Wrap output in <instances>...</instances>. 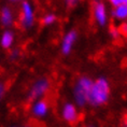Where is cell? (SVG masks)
I'll return each instance as SVG.
<instances>
[{"mask_svg": "<svg viewBox=\"0 0 127 127\" xmlns=\"http://www.w3.org/2000/svg\"><path fill=\"white\" fill-rule=\"evenodd\" d=\"M5 92H7V87H5V84L3 82L0 81V102H1V100L3 99L4 95H5Z\"/></svg>", "mask_w": 127, "mask_h": 127, "instance_id": "16", "label": "cell"}, {"mask_svg": "<svg viewBox=\"0 0 127 127\" xmlns=\"http://www.w3.org/2000/svg\"><path fill=\"white\" fill-rule=\"evenodd\" d=\"M91 8L92 17L95 23L101 28L107 27L110 22V16L106 2L103 0H93Z\"/></svg>", "mask_w": 127, "mask_h": 127, "instance_id": "3", "label": "cell"}, {"mask_svg": "<svg viewBox=\"0 0 127 127\" xmlns=\"http://www.w3.org/2000/svg\"><path fill=\"white\" fill-rule=\"evenodd\" d=\"M15 36L14 32L11 29H7L1 33L0 37V46L3 50H11L14 44Z\"/></svg>", "mask_w": 127, "mask_h": 127, "instance_id": "10", "label": "cell"}, {"mask_svg": "<svg viewBox=\"0 0 127 127\" xmlns=\"http://www.w3.org/2000/svg\"><path fill=\"white\" fill-rule=\"evenodd\" d=\"M94 80L88 75H81L75 80L72 87L73 102L79 108H84L88 104V96Z\"/></svg>", "mask_w": 127, "mask_h": 127, "instance_id": "2", "label": "cell"}, {"mask_svg": "<svg viewBox=\"0 0 127 127\" xmlns=\"http://www.w3.org/2000/svg\"><path fill=\"white\" fill-rule=\"evenodd\" d=\"M83 127H97L95 124H86L85 126H83Z\"/></svg>", "mask_w": 127, "mask_h": 127, "instance_id": "19", "label": "cell"}, {"mask_svg": "<svg viewBox=\"0 0 127 127\" xmlns=\"http://www.w3.org/2000/svg\"><path fill=\"white\" fill-rule=\"evenodd\" d=\"M60 116L66 123L75 124L80 120V111L79 107L74 102L66 101L60 108Z\"/></svg>", "mask_w": 127, "mask_h": 127, "instance_id": "7", "label": "cell"}, {"mask_svg": "<svg viewBox=\"0 0 127 127\" xmlns=\"http://www.w3.org/2000/svg\"><path fill=\"white\" fill-rule=\"evenodd\" d=\"M10 2H13V3H16V2H22L24 1V0H9Z\"/></svg>", "mask_w": 127, "mask_h": 127, "instance_id": "20", "label": "cell"}, {"mask_svg": "<svg viewBox=\"0 0 127 127\" xmlns=\"http://www.w3.org/2000/svg\"><path fill=\"white\" fill-rule=\"evenodd\" d=\"M21 55V52L18 49H12L10 51V54H9V57H10L11 60H16Z\"/></svg>", "mask_w": 127, "mask_h": 127, "instance_id": "14", "label": "cell"}, {"mask_svg": "<svg viewBox=\"0 0 127 127\" xmlns=\"http://www.w3.org/2000/svg\"><path fill=\"white\" fill-rule=\"evenodd\" d=\"M51 88V82L47 78H39L31 84L28 91V98L30 100H39L43 99L45 95L49 93Z\"/></svg>", "mask_w": 127, "mask_h": 127, "instance_id": "4", "label": "cell"}, {"mask_svg": "<svg viewBox=\"0 0 127 127\" xmlns=\"http://www.w3.org/2000/svg\"><path fill=\"white\" fill-rule=\"evenodd\" d=\"M57 22V16L54 13H46L42 17V24L44 26H52Z\"/></svg>", "mask_w": 127, "mask_h": 127, "instance_id": "12", "label": "cell"}, {"mask_svg": "<svg viewBox=\"0 0 127 127\" xmlns=\"http://www.w3.org/2000/svg\"><path fill=\"white\" fill-rule=\"evenodd\" d=\"M79 38L77 29H69L66 31L60 41V52L64 56H69L73 51Z\"/></svg>", "mask_w": 127, "mask_h": 127, "instance_id": "6", "label": "cell"}, {"mask_svg": "<svg viewBox=\"0 0 127 127\" xmlns=\"http://www.w3.org/2000/svg\"><path fill=\"white\" fill-rule=\"evenodd\" d=\"M14 12L9 5H3L0 9V23L3 27H11L14 23Z\"/></svg>", "mask_w": 127, "mask_h": 127, "instance_id": "9", "label": "cell"}, {"mask_svg": "<svg viewBox=\"0 0 127 127\" xmlns=\"http://www.w3.org/2000/svg\"><path fill=\"white\" fill-rule=\"evenodd\" d=\"M30 113L34 119L37 120H43L49 115L50 113V103L49 101L43 99L34 100L32 101L30 106Z\"/></svg>", "mask_w": 127, "mask_h": 127, "instance_id": "8", "label": "cell"}, {"mask_svg": "<svg viewBox=\"0 0 127 127\" xmlns=\"http://www.w3.org/2000/svg\"><path fill=\"white\" fill-rule=\"evenodd\" d=\"M111 97V84L106 77L100 75L95 79L92 85L90 96H88V106L93 108H99L104 106Z\"/></svg>", "mask_w": 127, "mask_h": 127, "instance_id": "1", "label": "cell"}, {"mask_svg": "<svg viewBox=\"0 0 127 127\" xmlns=\"http://www.w3.org/2000/svg\"><path fill=\"white\" fill-rule=\"evenodd\" d=\"M80 1H81V0H64L65 4L67 5L68 8H74V7H77Z\"/></svg>", "mask_w": 127, "mask_h": 127, "instance_id": "15", "label": "cell"}, {"mask_svg": "<svg viewBox=\"0 0 127 127\" xmlns=\"http://www.w3.org/2000/svg\"><path fill=\"white\" fill-rule=\"evenodd\" d=\"M124 127H127V119L125 120V122H124Z\"/></svg>", "mask_w": 127, "mask_h": 127, "instance_id": "21", "label": "cell"}, {"mask_svg": "<svg viewBox=\"0 0 127 127\" xmlns=\"http://www.w3.org/2000/svg\"><path fill=\"white\" fill-rule=\"evenodd\" d=\"M107 1L114 8V7H117V5L124 3V2H127V0H107Z\"/></svg>", "mask_w": 127, "mask_h": 127, "instance_id": "17", "label": "cell"}, {"mask_svg": "<svg viewBox=\"0 0 127 127\" xmlns=\"http://www.w3.org/2000/svg\"><path fill=\"white\" fill-rule=\"evenodd\" d=\"M111 16L114 20L123 22V23L127 22V2H124V3L117 5V7L112 8Z\"/></svg>", "mask_w": 127, "mask_h": 127, "instance_id": "11", "label": "cell"}, {"mask_svg": "<svg viewBox=\"0 0 127 127\" xmlns=\"http://www.w3.org/2000/svg\"><path fill=\"white\" fill-rule=\"evenodd\" d=\"M120 30H121V32H122L123 34H127V22H125V23L122 24V26L120 27Z\"/></svg>", "mask_w": 127, "mask_h": 127, "instance_id": "18", "label": "cell"}, {"mask_svg": "<svg viewBox=\"0 0 127 127\" xmlns=\"http://www.w3.org/2000/svg\"><path fill=\"white\" fill-rule=\"evenodd\" d=\"M121 36H122V32H121L120 28L115 27V26H111L109 28V37L112 40H119Z\"/></svg>", "mask_w": 127, "mask_h": 127, "instance_id": "13", "label": "cell"}, {"mask_svg": "<svg viewBox=\"0 0 127 127\" xmlns=\"http://www.w3.org/2000/svg\"><path fill=\"white\" fill-rule=\"evenodd\" d=\"M36 21V11L34 7L30 1L24 0L21 2V12H20V23L24 29H30L34 25Z\"/></svg>", "mask_w": 127, "mask_h": 127, "instance_id": "5", "label": "cell"}]
</instances>
